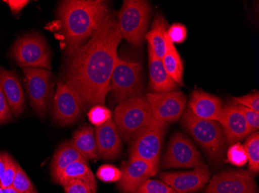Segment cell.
Instances as JSON below:
<instances>
[{"mask_svg":"<svg viewBox=\"0 0 259 193\" xmlns=\"http://www.w3.org/2000/svg\"><path fill=\"white\" fill-rule=\"evenodd\" d=\"M248 155V168L251 174L259 172V134L255 132L248 136L244 145Z\"/></svg>","mask_w":259,"mask_h":193,"instance_id":"cell-26","label":"cell"},{"mask_svg":"<svg viewBox=\"0 0 259 193\" xmlns=\"http://www.w3.org/2000/svg\"><path fill=\"white\" fill-rule=\"evenodd\" d=\"M110 14L103 0H65L58 4L57 18L65 37V54H73L100 29Z\"/></svg>","mask_w":259,"mask_h":193,"instance_id":"cell-2","label":"cell"},{"mask_svg":"<svg viewBox=\"0 0 259 193\" xmlns=\"http://www.w3.org/2000/svg\"><path fill=\"white\" fill-rule=\"evenodd\" d=\"M3 193H20L13 186L3 188Z\"/></svg>","mask_w":259,"mask_h":193,"instance_id":"cell-40","label":"cell"},{"mask_svg":"<svg viewBox=\"0 0 259 193\" xmlns=\"http://www.w3.org/2000/svg\"><path fill=\"white\" fill-rule=\"evenodd\" d=\"M0 188H2V184H1V181H0Z\"/></svg>","mask_w":259,"mask_h":193,"instance_id":"cell-42","label":"cell"},{"mask_svg":"<svg viewBox=\"0 0 259 193\" xmlns=\"http://www.w3.org/2000/svg\"><path fill=\"white\" fill-rule=\"evenodd\" d=\"M218 123L222 127L225 140L230 145L237 143L254 133L234 104L223 107Z\"/></svg>","mask_w":259,"mask_h":193,"instance_id":"cell-15","label":"cell"},{"mask_svg":"<svg viewBox=\"0 0 259 193\" xmlns=\"http://www.w3.org/2000/svg\"><path fill=\"white\" fill-rule=\"evenodd\" d=\"M23 72L32 107L40 117H45L52 90V72L27 68H23Z\"/></svg>","mask_w":259,"mask_h":193,"instance_id":"cell-12","label":"cell"},{"mask_svg":"<svg viewBox=\"0 0 259 193\" xmlns=\"http://www.w3.org/2000/svg\"><path fill=\"white\" fill-rule=\"evenodd\" d=\"M234 104V103H233ZM237 109L241 112L246 121L249 124L253 132H255L259 127V112L250 109L248 107L240 105V104H234Z\"/></svg>","mask_w":259,"mask_h":193,"instance_id":"cell-34","label":"cell"},{"mask_svg":"<svg viewBox=\"0 0 259 193\" xmlns=\"http://www.w3.org/2000/svg\"><path fill=\"white\" fill-rule=\"evenodd\" d=\"M151 13V7L147 1L125 0L117 21L122 39L133 46H141L145 38Z\"/></svg>","mask_w":259,"mask_h":193,"instance_id":"cell-5","label":"cell"},{"mask_svg":"<svg viewBox=\"0 0 259 193\" xmlns=\"http://www.w3.org/2000/svg\"><path fill=\"white\" fill-rule=\"evenodd\" d=\"M142 71L137 62L118 57L110 78V91L116 101L123 102L140 95L142 91Z\"/></svg>","mask_w":259,"mask_h":193,"instance_id":"cell-8","label":"cell"},{"mask_svg":"<svg viewBox=\"0 0 259 193\" xmlns=\"http://www.w3.org/2000/svg\"><path fill=\"white\" fill-rule=\"evenodd\" d=\"M120 171L121 178L117 187L122 193H135L150 177L155 176L149 164L141 159H130Z\"/></svg>","mask_w":259,"mask_h":193,"instance_id":"cell-17","label":"cell"},{"mask_svg":"<svg viewBox=\"0 0 259 193\" xmlns=\"http://www.w3.org/2000/svg\"><path fill=\"white\" fill-rule=\"evenodd\" d=\"M88 117L90 122L97 127L105 124L111 119V112L107 107L98 104L92 107L89 111Z\"/></svg>","mask_w":259,"mask_h":193,"instance_id":"cell-30","label":"cell"},{"mask_svg":"<svg viewBox=\"0 0 259 193\" xmlns=\"http://www.w3.org/2000/svg\"><path fill=\"white\" fill-rule=\"evenodd\" d=\"M12 186L20 193H38L35 188L33 182L30 181L27 174L19 165Z\"/></svg>","mask_w":259,"mask_h":193,"instance_id":"cell-28","label":"cell"},{"mask_svg":"<svg viewBox=\"0 0 259 193\" xmlns=\"http://www.w3.org/2000/svg\"><path fill=\"white\" fill-rule=\"evenodd\" d=\"M161 61L164 69L175 83L177 85H183V59L173 43L170 45Z\"/></svg>","mask_w":259,"mask_h":193,"instance_id":"cell-25","label":"cell"},{"mask_svg":"<svg viewBox=\"0 0 259 193\" xmlns=\"http://www.w3.org/2000/svg\"><path fill=\"white\" fill-rule=\"evenodd\" d=\"M182 122L185 129L203 149L210 162L215 164L222 162L225 139L218 121L199 118L187 107L182 115Z\"/></svg>","mask_w":259,"mask_h":193,"instance_id":"cell-3","label":"cell"},{"mask_svg":"<svg viewBox=\"0 0 259 193\" xmlns=\"http://www.w3.org/2000/svg\"><path fill=\"white\" fill-rule=\"evenodd\" d=\"M121 40L117 20L109 14L90 40L67 56L63 81L78 94L85 110L105 104Z\"/></svg>","mask_w":259,"mask_h":193,"instance_id":"cell-1","label":"cell"},{"mask_svg":"<svg viewBox=\"0 0 259 193\" xmlns=\"http://www.w3.org/2000/svg\"><path fill=\"white\" fill-rule=\"evenodd\" d=\"M168 124L153 118L148 126L134 139L130 159H141L149 164L157 175L161 160V148Z\"/></svg>","mask_w":259,"mask_h":193,"instance_id":"cell-6","label":"cell"},{"mask_svg":"<svg viewBox=\"0 0 259 193\" xmlns=\"http://www.w3.org/2000/svg\"><path fill=\"white\" fill-rule=\"evenodd\" d=\"M7 168V159H6V153L0 154V181L4 177Z\"/></svg>","mask_w":259,"mask_h":193,"instance_id":"cell-39","label":"cell"},{"mask_svg":"<svg viewBox=\"0 0 259 193\" xmlns=\"http://www.w3.org/2000/svg\"><path fill=\"white\" fill-rule=\"evenodd\" d=\"M0 193H3V188H0Z\"/></svg>","mask_w":259,"mask_h":193,"instance_id":"cell-41","label":"cell"},{"mask_svg":"<svg viewBox=\"0 0 259 193\" xmlns=\"http://www.w3.org/2000/svg\"><path fill=\"white\" fill-rule=\"evenodd\" d=\"M206 193H257L254 175L244 169L227 170L209 180Z\"/></svg>","mask_w":259,"mask_h":193,"instance_id":"cell-13","label":"cell"},{"mask_svg":"<svg viewBox=\"0 0 259 193\" xmlns=\"http://www.w3.org/2000/svg\"><path fill=\"white\" fill-rule=\"evenodd\" d=\"M75 162H87V161L74 147L72 142H64L57 149L51 164V174L54 182L57 183L65 168Z\"/></svg>","mask_w":259,"mask_h":193,"instance_id":"cell-22","label":"cell"},{"mask_svg":"<svg viewBox=\"0 0 259 193\" xmlns=\"http://www.w3.org/2000/svg\"><path fill=\"white\" fill-rule=\"evenodd\" d=\"M12 114L8 101L0 85V124L10 121L13 118Z\"/></svg>","mask_w":259,"mask_h":193,"instance_id":"cell-37","label":"cell"},{"mask_svg":"<svg viewBox=\"0 0 259 193\" xmlns=\"http://www.w3.org/2000/svg\"><path fill=\"white\" fill-rule=\"evenodd\" d=\"M228 160L230 163L235 166L241 167L248 163V155L246 152L244 146L241 145L239 142L233 144L228 149Z\"/></svg>","mask_w":259,"mask_h":193,"instance_id":"cell-27","label":"cell"},{"mask_svg":"<svg viewBox=\"0 0 259 193\" xmlns=\"http://www.w3.org/2000/svg\"><path fill=\"white\" fill-rule=\"evenodd\" d=\"M85 111L75 91L63 80L58 81L52 108L55 122L62 126L71 125L76 122Z\"/></svg>","mask_w":259,"mask_h":193,"instance_id":"cell-10","label":"cell"},{"mask_svg":"<svg viewBox=\"0 0 259 193\" xmlns=\"http://www.w3.org/2000/svg\"><path fill=\"white\" fill-rule=\"evenodd\" d=\"M0 85L8 101L12 113L19 116L23 113L25 98L18 78L13 71L0 66Z\"/></svg>","mask_w":259,"mask_h":193,"instance_id":"cell-19","label":"cell"},{"mask_svg":"<svg viewBox=\"0 0 259 193\" xmlns=\"http://www.w3.org/2000/svg\"><path fill=\"white\" fill-rule=\"evenodd\" d=\"M135 193H177L166 184L148 178Z\"/></svg>","mask_w":259,"mask_h":193,"instance_id":"cell-29","label":"cell"},{"mask_svg":"<svg viewBox=\"0 0 259 193\" xmlns=\"http://www.w3.org/2000/svg\"><path fill=\"white\" fill-rule=\"evenodd\" d=\"M205 166L206 165L194 144L180 132H176L171 136L159 163V168H196Z\"/></svg>","mask_w":259,"mask_h":193,"instance_id":"cell-9","label":"cell"},{"mask_svg":"<svg viewBox=\"0 0 259 193\" xmlns=\"http://www.w3.org/2000/svg\"><path fill=\"white\" fill-rule=\"evenodd\" d=\"M10 55L21 68L52 69L50 50L38 33H28L17 39L12 46Z\"/></svg>","mask_w":259,"mask_h":193,"instance_id":"cell-7","label":"cell"},{"mask_svg":"<svg viewBox=\"0 0 259 193\" xmlns=\"http://www.w3.org/2000/svg\"><path fill=\"white\" fill-rule=\"evenodd\" d=\"M187 107L199 118L218 121L223 109L222 101L213 94L195 90Z\"/></svg>","mask_w":259,"mask_h":193,"instance_id":"cell-18","label":"cell"},{"mask_svg":"<svg viewBox=\"0 0 259 193\" xmlns=\"http://www.w3.org/2000/svg\"><path fill=\"white\" fill-rule=\"evenodd\" d=\"M4 2L9 6L12 13L14 15H18L22 10L27 7L30 1H27V0H26V1L25 0H7V1H4Z\"/></svg>","mask_w":259,"mask_h":193,"instance_id":"cell-38","label":"cell"},{"mask_svg":"<svg viewBox=\"0 0 259 193\" xmlns=\"http://www.w3.org/2000/svg\"><path fill=\"white\" fill-rule=\"evenodd\" d=\"M146 97L153 118L164 124L177 121L186 108V96L181 91L150 92Z\"/></svg>","mask_w":259,"mask_h":193,"instance_id":"cell-11","label":"cell"},{"mask_svg":"<svg viewBox=\"0 0 259 193\" xmlns=\"http://www.w3.org/2000/svg\"><path fill=\"white\" fill-rule=\"evenodd\" d=\"M72 180H81L88 184L93 192L97 193V181L95 175L88 166L87 162H75L70 164L61 175L57 183L64 186Z\"/></svg>","mask_w":259,"mask_h":193,"instance_id":"cell-24","label":"cell"},{"mask_svg":"<svg viewBox=\"0 0 259 193\" xmlns=\"http://www.w3.org/2000/svg\"><path fill=\"white\" fill-rule=\"evenodd\" d=\"M149 57L150 90L151 93L175 91L178 85L170 78L163 66L161 59L157 58L148 50Z\"/></svg>","mask_w":259,"mask_h":193,"instance_id":"cell-21","label":"cell"},{"mask_svg":"<svg viewBox=\"0 0 259 193\" xmlns=\"http://www.w3.org/2000/svg\"><path fill=\"white\" fill-rule=\"evenodd\" d=\"M63 187L65 193H94L91 187L81 180H72Z\"/></svg>","mask_w":259,"mask_h":193,"instance_id":"cell-36","label":"cell"},{"mask_svg":"<svg viewBox=\"0 0 259 193\" xmlns=\"http://www.w3.org/2000/svg\"><path fill=\"white\" fill-rule=\"evenodd\" d=\"M97 177L104 182H119L121 178V171L111 165H103L98 168Z\"/></svg>","mask_w":259,"mask_h":193,"instance_id":"cell-31","label":"cell"},{"mask_svg":"<svg viewBox=\"0 0 259 193\" xmlns=\"http://www.w3.org/2000/svg\"><path fill=\"white\" fill-rule=\"evenodd\" d=\"M6 159H7V168H6L4 177L1 179L3 188L12 186V185L14 183V178H15L19 165L7 153H6Z\"/></svg>","mask_w":259,"mask_h":193,"instance_id":"cell-32","label":"cell"},{"mask_svg":"<svg viewBox=\"0 0 259 193\" xmlns=\"http://www.w3.org/2000/svg\"><path fill=\"white\" fill-rule=\"evenodd\" d=\"M168 23L162 16L157 15L154 19L151 30L145 35L148 40V50L158 59H162L168 51L171 42L168 36Z\"/></svg>","mask_w":259,"mask_h":193,"instance_id":"cell-20","label":"cell"},{"mask_svg":"<svg viewBox=\"0 0 259 193\" xmlns=\"http://www.w3.org/2000/svg\"><path fill=\"white\" fill-rule=\"evenodd\" d=\"M98 157L105 160H114L122 152L121 137L112 119L95 127Z\"/></svg>","mask_w":259,"mask_h":193,"instance_id":"cell-16","label":"cell"},{"mask_svg":"<svg viewBox=\"0 0 259 193\" xmlns=\"http://www.w3.org/2000/svg\"><path fill=\"white\" fill-rule=\"evenodd\" d=\"M168 36L173 44L182 43L187 38V30L181 23H175L168 28Z\"/></svg>","mask_w":259,"mask_h":193,"instance_id":"cell-35","label":"cell"},{"mask_svg":"<svg viewBox=\"0 0 259 193\" xmlns=\"http://www.w3.org/2000/svg\"><path fill=\"white\" fill-rule=\"evenodd\" d=\"M210 176L209 168L205 166L187 172H162L158 178L177 193H193L203 189Z\"/></svg>","mask_w":259,"mask_h":193,"instance_id":"cell-14","label":"cell"},{"mask_svg":"<svg viewBox=\"0 0 259 193\" xmlns=\"http://www.w3.org/2000/svg\"><path fill=\"white\" fill-rule=\"evenodd\" d=\"M146 95H140L119 103L114 111V121L120 137L134 140L152 120Z\"/></svg>","mask_w":259,"mask_h":193,"instance_id":"cell-4","label":"cell"},{"mask_svg":"<svg viewBox=\"0 0 259 193\" xmlns=\"http://www.w3.org/2000/svg\"><path fill=\"white\" fill-rule=\"evenodd\" d=\"M71 142L87 162L98 157L95 131L90 124H84L77 130Z\"/></svg>","mask_w":259,"mask_h":193,"instance_id":"cell-23","label":"cell"},{"mask_svg":"<svg viewBox=\"0 0 259 193\" xmlns=\"http://www.w3.org/2000/svg\"><path fill=\"white\" fill-rule=\"evenodd\" d=\"M234 104H240L244 107L259 112V93L247 94L242 97H234L232 98Z\"/></svg>","mask_w":259,"mask_h":193,"instance_id":"cell-33","label":"cell"}]
</instances>
